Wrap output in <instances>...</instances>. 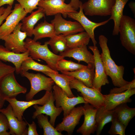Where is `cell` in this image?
Returning a JSON list of instances; mask_svg holds the SVG:
<instances>
[{
    "label": "cell",
    "instance_id": "obj_17",
    "mask_svg": "<svg viewBox=\"0 0 135 135\" xmlns=\"http://www.w3.org/2000/svg\"><path fill=\"white\" fill-rule=\"evenodd\" d=\"M82 106L84 121L76 132L82 135H90L94 134L96 130L95 116L97 108L88 103H84Z\"/></svg>",
    "mask_w": 135,
    "mask_h": 135
},
{
    "label": "cell",
    "instance_id": "obj_5",
    "mask_svg": "<svg viewBox=\"0 0 135 135\" xmlns=\"http://www.w3.org/2000/svg\"><path fill=\"white\" fill-rule=\"evenodd\" d=\"M70 88L75 89L80 92L81 96L87 103L98 108L104 106V95L96 89L88 87L74 78L70 82Z\"/></svg>",
    "mask_w": 135,
    "mask_h": 135
},
{
    "label": "cell",
    "instance_id": "obj_13",
    "mask_svg": "<svg viewBox=\"0 0 135 135\" xmlns=\"http://www.w3.org/2000/svg\"><path fill=\"white\" fill-rule=\"evenodd\" d=\"M88 47L93 53L94 59L95 74L93 82V88L101 92L102 86L109 84V81L97 47L94 46Z\"/></svg>",
    "mask_w": 135,
    "mask_h": 135
},
{
    "label": "cell",
    "instance_id": "obj_7",
    "mask_svg": "<svg viewBox=\"0 0 135 135\" xmlns=\"http://www.w3.org/2000/svg\"><path fill=\"white\" fill-rule=\"evenodd\" d=\"M115 0H88L82 4L85 15L90 16H106L110 15Z\"/></svg>",
    "mask_w": 135,
    "mask_h": 135
},
{
    "label": "cell",
    "instance_id": "obj_37",
    "mask_svg": "<svg viewBox=\"0 0 135 135\" xmlns=\"http://www.w3.org/2000/svg\"><path fill=\"white\" fill-rule=\"evenodd\" d=\"M9 128L8 122L6 116L0 112V135H10V132H7Z\"/></svg>",
    "mask_w": 135,
    "mask_h": 135
},
{
    "label": "cell",
    "instance_id": "obj_32",
    "mask_svg": "<svg viewBox=\"0 0 135 135\" xmlns=\"http://www.w3.org/2000/svg\"><path fill=\"white\" fill-rule=\"evenodd\" d=\"M53 52L56 54L68 49L65 36L62 34L56 35L47 41Z\"/></svg>",
    "mask_w": 135,
    "mask_h": 135
},
{
    "label": "cell",
    "instance_id": "obj_14",
    "mask_svg": "<svg viewBox=\"0 0 135 135\" xmlns=\"http://www.w3.org/2000/svg\"><path fill=\"white\" fill-rule=\"evenodd\" d=\"M51 22L54 25L56 35L62 34L65 36L85 31L78 22L67 20L62 17L60 14L55 15Z\"/></svg>",
    "mask_w": 135,
    "mask_h": 135
},
{
    "label": "cell",
    "instance_id": "obj_19",
    "mask_svg": "<svg viewBox=\"0 0 135 135\" xmlns=\"http://www.w3.org/2000/svg\"><path fill=\"white\" fill-rule=\"evenodd\" d=\"M135 94L134 88L129 89L120 93L104 95V108L106 110H112L121 104L130 102L132 101L130 97Z\"/></svg>",
    "mask_w": 135,
    "mask_h": 135
},
{
    "label": "cell",
    "instance_id": "obj_28",
    "mask_svg": "<svg viewBox=\"0 0 135 135\" xmlns=\"http://www.w3.org/2000/svg\"><path fill=\"white\" fill-rule=\"evenodd\" d=\"M32 34L35 41L46 38H52L56 34L54 25L46 20L38 24L34 29Z\"/></svg>",
    "mask_w": 135,
    "mask_h": 135
},
{
    "label": "cell",
    "instance_id": "obj_1",
    "mask_svg": "<svg viewBox=\"0 0 135 135\" xmlns=\"http://www.w3.org/2000/svg\"><path fill=\"white\" fill-rule=\"evenodd\" d=\"M99 44L102 53L100 56L106 74L111 78L114 85L117 87L124 86L130 82L123 78L124 67L117 65L112 58L107 45L108 39L104 35H101L98 38Z\"/></svg>",
    "mask_w": 135,
    "mask_h": 135
},
{
    "label": "cell",
    "instance_id": "obj_36",
    "mask_svg": "<svg viewBox=\"0 0 135 135\" xmlns=\"http://www.w3.org/2000/svg\"><path fill=\"white\" fill-rule=\"evenodd\" d=\"M27 13H31L38 8V3L40 0H16Z\"/></svg>",
    "mask_w": 135,
    "mask_h": 135
},
{
    "label": "cell",
    "instance_id": "obj_18",
    "mask_svg": "<svg viewBox=\"0 0 135 135\" xmlns=\"http://www.w3.org/2000/svg\"><path fill=\"white\" fill-rule=\"evenodd\" d=\"M0 112L3 114L7 118L10 134L27 135L28 129L26 126L27 124L26 121H20L15 116L12 107L10 104L5 108L1 109Z\"/></svg>",
    "mask_w": 135,
    "mask_h": 135
},
{
    "label": "cell",
    "instance_id": "obj_40",
    "mask_svg": "<svg viewBox=\"0 0 135 135\" xmlns=\"http://www.w3.org/2000/svg\"><path fill=\"white\" fill-rule=\"evenodd\" d=\"M12 6L9 5L6 8L2 6L0 8V26L12 12Z\"/></svg>",
    "mask_w": 135,
    "mask_h": 135
},
{
    "label": "cell",
    "instance_id": "obj_10",
    "mask_svg": "<svg viewBox=\"0 0 135 135\" xmlns=\"http://www.w3.org/2000/svg\"><path fill=\"white\" fill-rule=\"evenodd\" d=\"M22 23L20 22L13 32L2 40L4 42L5 47L9 50L16 53L25 52L24 40L27 36L26 33L21 30Z\"/></svg>",
    "mask_w": 135,
    "mask_h": 135
},
{
    "label": "cell",
    "instance_id": "obj_6",
    "mask_svg": "<svg viewBox=\"0 0 135 135\" xmlns=\"http://www.w3.org/2000/svg\"><path fill=\"white\" fill-rule=\"evenodd\" d=\"M52 89V93L56 102V106L57 108L62 107L64 117L67 116L76 105L87 103L82 96L70 98L62 88L56 84L53 86Z\"/></svg>",
    "mask_w": 135,
    "mask_h": 135
},
{
    "label": "cell",
    "instance_id": "obj_39",
    "mask_svg": "<svg viewBox=\"0 0 135 135\" xmlns=\"http://www.w3.org/2000/svg\"><path fill=\"white\" fill-rule=\"evenodd\" d=\"M135 88V79L128 84L120 87L113 88L110 91V93H120L127 90L129 89Z\"/></svg>",
    "mask_w": 135,
    "mask_h": 135
},
{
    "label": "cell",
    "instance_id": "obj_9",
    "mask_svg": "<svg viewBox=\"0 0 135 135\" xmlns=\"http://www.w3.org/2000/svg\"><path fill=\"white\" fill-rule=\"evenodd\" d=\"M27 14L20 4H16L5 22L0 26V40L11 33Z\"/></svg>",
    "mask_w": 135,
    "mask_h": 135
},
{
    "label": "cell",
    "instance_id": "obj_41",
    "mask_svg": "<svg viewBox=\"0 0 135 135\" xmlns=\"http://www.w3.org/2000/svg\"><path fill=\"white\" fill-rule=\"evenodd\" d=\"M28 125L27 135H38L36 130V126L35 122L33 121L31 124H29L26 121Z\"/></svg>",
    "mask_w": 135,
    "mask_h": 135
},
{
    "label": "cell",
    "instance_id": "obj_44",
    "mask_svg": "<svg viewBox=\"0 0 135 135\" xmlns=\"http://www.w3.org/2000/svg\"><path fill=\"white\" fill-rule=\"evenodd\" d=\"M129 7L130 8L134 17L135 16V2L134 1H131L128 4Z\"/></svg>",
    "mask_w": 135,
    "mask_h": 135
},
{
    "label": "cell",
    "instance_id": "obj_35",
    "mask_svg": "<svg viewBox=\"0 0 135 135\" xmlns=\"http://www.w3.org/2000/svg\"><path fill=\"white\" fill-rule=\"evenodd\" d=\"M112 125L108 133L111 135H125L126 126L114 118L112 121Z\"/></svg>",
    "mask_w": 135,
    "mask_h": 135
},
{
    "label": "cell",
    "instance_id": "obj_2",
    "mask_svg": "<svg viewBox=\"0 0 135 135\" xmlns=\"http://www.w3.org/2000/svg\"><path fill=\"white\" fill-rule=\"evenodd\" d=\"M24 43L30 56L34 60H44L50 68L58 72L56 68L57 63L64 58L51 52L48 48L47 41L42 45L39 42L27 38L24 41Z\"/></svg>",
    "mask_w": 135,
    "mask_h": 135
},
{
    "label": "cell",
    "instance_id": "obj_27",
    "mask_svg": "<svg viewBox=\"0 0 135 135\" xmlns=\"http://www.w3.org/2000/svg\"><path fill=\"white\" fill-rule=\"evenodd\" d=\"M113 110L114 118L126 127L135 116V108L129 107L126 103L118 106Z\"/></svg>",
    "mask_w": 135,
    "mask_h": 135
},
{
    "label": "cell",
    "instance_id": "obj_33",
    "mask_svg": "<svg viewBox=\"0 0 135 135\" xmlns=\"http://www.w3.org/2000/svg\"><path fill=\"white\" fill-rule=\"evenodd\" d=\"M39 126L42 128L44 135H62L61 132L57 131L48 121V116L43 114L38 115L36 117Z\"/></svg>",
    "mask_w": 135,
    "mask_h": 135
},
{
    "label": "cell",
    "instance_id": "obj_3",
    "mask_svg": "<svg viewBox=\"0 0 135 135\" xmlns=\"http://www.w3.org/2000/svg\"><path fill=\"white\" fill-rule=\"evenodd\" d=\"M20 74L22 76L28 78L30 83V90L26 96L27 101L33 99L34 96L41 90H52L55 83L50 77H47L39 73L36 74L28 71L21 72Z\"/></svg>",
    "mask_w": 135,
    "mask_h": 135
},
{
    "label": "cell",
    "instance_id": "obj_22",
    "mask_svg": "<svg viewBox=\"0 0 135 135\" xmlns=\"http://www.w3.org/2000/svg\"><path fill=\"white\" fill-rule=\"evenodd\" d=\"M86 46L68 49L60 53L59 55L64 58H72L79 62L83 61L88 64H94V55L88 50Z\"/></svg>",
    "mask_w": 135,
    "mask_h": 135
},
{
    "label": "cell",
    "instance_id": "obj_15",
    "mask_svg": "<svg viewBox=\"0 0 135 135\" xmlns=\"http://www.w3.org/2000/svg\"><path fill=\"white\" fill-rule=\"evenodd\" d=\"M52 92V90L46 91L42 97L37 100L32 99L26 101L18 100L16 98H7L5 100L10 104L15 116L19 120L22 121L23 120L22 116L24 113L26 109L35 104H44L48 100Z\"/></svg>",
    "mask_w": 135,
    "mask_h": 135
},
{
    "label": "cell",
    "instance_id": "obj_42",
    "mask_svg": "<svg viewBox=\"0 0 135 135\" xmlns=\"http://www.w3.org/2000/svg\"><path fill=\"white\" fill-rule=\"evenodd\" d=\"M80 0H71L69 4L77 11L79 8Z\"/></svg>",
    "mask_w": 135,
    "mask_h": 135
},
{
    "label": "cell",
    "instance_id": "obj_26",
    "mask_svg": "<svg viewBox=\"0 0 135 135\" xmlns=\"http://www.w3.org/2000/svg\"><path fill=\"white\" fill-rule=\"evenodd\" d=\"M42 73L51 78L56 84L62 88L69 97L72 98L75 96L72 93L69 86L70 82L74 78L73 77L62 74L50 72H45Z\"/></svg>",
    "mask_w": 135,
    "mask_h": 135
},
{
    "label": "cell",
    "instance_id": "obj_20",
    "mask_svg": "<svg viewBox=\"0 0 135 135\" xmlns=\"http://www.w3.org/2000/svg\"><path fill=\"white\" fill-rule=\"evenodd\" d=\"M55 99L52 92L48 101L42 106L36 104L33 106L35 111L33 113L32 118L35 119L37 116L40 114H46L50 116L49 122L54 127L57 117L63 111L61 107H56L54 105Z\"/></svg>",
    "mask_w": 135,
    "mask_h": 135
},
{
    "label": "cell",
    "instance_id": "obj_11",
    "mask_svg": "<svg viewBox=\"0 0 135 135\" xmlns=\"http://www.w3.org/2000/svg\"><path fill=\"white\" fill-rule=\"evenodd\" d=\"M82 3L80 1L79 12H70L67 14V16L78 22L84 29V30L89 36L94 46H96L97 42L95 38L94 30L97 28L104 25L110 20H108L99 23L93 22L88 18L84 13Z\"/></svg>",
    "mask_w": 135,
    "mask_h": 135
},
{
    "label": "cell",
    "instance_id": "obj_29",
    "mask_svg": "<svg viewBox=\"0 0 135 135\" xmlns=\"http://www.w3.org/2000/svg\"><path fill=\"white\" fill-rule=\"evenodd\" d=\"M114 118L113 110H106L104 106L97 108L96 114V134L100 135L104 125L112 122Z\"/></svg>",
    "mask_w": 135,
    "mask_h": 135
},
{
    "label": "cell",
    "instance_id": "obj_23",
    "mask_svg": "<svg viewBox=\"0 0 135 135\" xmlns=\"http://www.w3.org/2000/svg\"><path fill=\"white\" fill-rule=\"evenodd\" d=\"M62 74L72 76L86 86L93 88V82L95 74L94 64H88L81 69L72 72H62Z\"/></svg>",
    "mask_w": 135,
    "mask_h": 135
},
{
    "label": "cell",
    "instance_id": "obj_34",
    "mask_svg": "<svg viewBox=\"0 0 135 135\" xmlns=\"http://www.w3.org/2000/svg\"><path fill=\"white\" fill-rule=\"evenodd\" d=\"M86 66L63 58L58 62L56 68L57 70L60 72H72L82 69Z\"/></svg>",
    "mask_w": 135,
    "mask_h": 135
},
{
    "label": "cell",
    "instance_id": "obj_38",
    "mask_svg": "<svg viewBox=\"0 0 135 135\" xmlns=\"http://www.w3.org/2000/svg\"><path fill=\"white\" fill-rule=\"evenodd\" d=\"M14 67L7 64L0 60V80L4 76L12 72H15Z\"/></svg>",
    "mask_w": 135,
    "mask_h": 135
},
{
    "label": "cell",
    "instance_id": "obj_4",
    "mask_svg": "<svg viewBox=\"0 0 135 135\" xmlns=\"http://www.w3.org/2000/svg\"><path fill=\"white\" fill-rule=\"evenodd\" d=\"M122 46L128 51L135 54V20L128 16L123 15L119 30Z\"/></svg>",
    "mask_w": 135,
    "mask_h": 135
},
{
    "label": "cell",
    "instance_id": "obj_45",
    "mask_svg": "<svg viewBox=\"0 0 135 135\" xmlns=\"http://www.w3.org/2000/svg\"><path fill=\"white\" fill-rule=\"evenodd\" d=\"M5 101L0 90V110L3 106Z\"/></svg>",
    "mask_w": 135,
    "mask_h": 135
},
{
    "label": "cell",
    "instance_id": "obj_30",
    "mask_svg": "<svg viewBox=\"0 0 135 135\" xmlns=\"http://www.w3.org/2000/svg\"><path fill=\"white\" fill-rule=\"evenodd\" d=\"M65 37L68 49L87 46L90 39L88 34L84 31Z\"/></svg>",
    "mask_w": 135,
    "mask_h": 135
},
{
    "label": "cell",
    "instance_id": "obj_31",
    "mask_svg": "<svg viewBox=\"0 0 135 135\" xmlns=\"http://www.w3.org/2000/svg\"><path fill=\"white\" fill-rule=\"evenodd\" d=\"M29 70L42 73L45 72H50L58 73L50 68L47 65L42 64L36 62L30 56L22 63L20 72H27Z\"/></svg>",
    "mask_w": 135,
    "mask_h": 135
},
{
    "label": "cell",
    "instance_id": "obj_16",
    "mask_svg": "<svg viewBox=\"0 0 135 135\" xmlns=\"http://www.w3.org/2000/svg\"><path fill=\"white\" fill-rule=\"evenodd\" d=\"M83 115L82 106L74 107L67 116L63 118L62 121L57 124L55 128L60 132L66 131L68 135H71Z\"/></svg>",
    "mask_w": 135,
    "mask_h": 135
},
{
    "label": "cell",
    "instance_id": "obj_24",
    "mask_svg": "<svg viewBox=\"0 0 135 135\" xmlns=\"http://www.w3.org/2000/svg\"><path fill=\"white\" fill-rule=\"evenodd\" d=\"M37 10L32 11L28 16L24 17L22 20V24L21 30L25 32L27 36L31 37L32 35L34 26L40 19L45 16L43 9L38 7Z\"/></svg>",
    "mask_w": 135,
    "mask_h": 135
},
{
    "label": "cell",
    "instance_id": "obj_25",
    "mask_svg": "<svg viewBox=\"0 0 135 135\" xmlns=\"http://www.w3.org/2000/svg\"><path fill=\"white\" fill-rule=\"evenodd\" d=\"M129 0H115V3L112 7L109 18L113 20L114 26L112 32L113 36L118 35L120 21L123 16L124 7Z\"/></svg>",
    "mask_w": 135,
    "mask_h": 135
},
{
    "label": "cell",
    "instance_id": "obj_43",
    "mask_svg": "<svg viewBox=\"0 0 135 135\" xmlns=\"http://www.w3.org/2000/svg\"><path fill=\"white\" fill-rule=\"evenodd\" d=\"M14 0H0V8L5 4L12 6Z\"/></svg>",
    "mask_w": 135,
    "mask_h": 135
},
{
    "label": "cell",
    "instance_id": "obj_12",
    "mask_svg": "<svg viewBox=\"0 0 135 135\" xmlns=\"http://www.w3.org/2000/svg\"><path fill=\"white\" fill-rule=\"evenodd\" d=\"M65 0H40L38 6L42 8L46 16L55 15L60 14L66 18L70 12H76L72 6L69 4L64 2Z\"/></svg>",
    "mask_w": 135,
    "mask_h": 135
},
{
    "label": "cell",
    "instance_id": "obj_21",
    "mask_svg": "<svg viewBox=\"0 0 135 135\" xmlns=\"http://www.w3.org/2000/svg\"><path fill=\"white\" fill-rule=\"evenodd\" d=\"M29 57L28 50L24 53H16L0 45V60L5 62H11L13 64L17 74L20 73L22 62Z\"/></svg>",
    "mask_w": 135,
    "mask_h": 135
},
{
    "label": "cell",
    "instance_id": "obj_8",
    "mask_svg": "<svg viewBox=\"0 0 135 135\" xmlns=\"http://www.w3.org/2000/svg\"><path fill=\"white\" fill-rule=\"evenodd\" d=\"M14 72L7 74L0 80V90L5 99L16 98L18 94H25L27 92L26 88L17 82Z\"/></svg>",
    "mask_w": 135,
    "mask_h": 135
}]
</instances>
